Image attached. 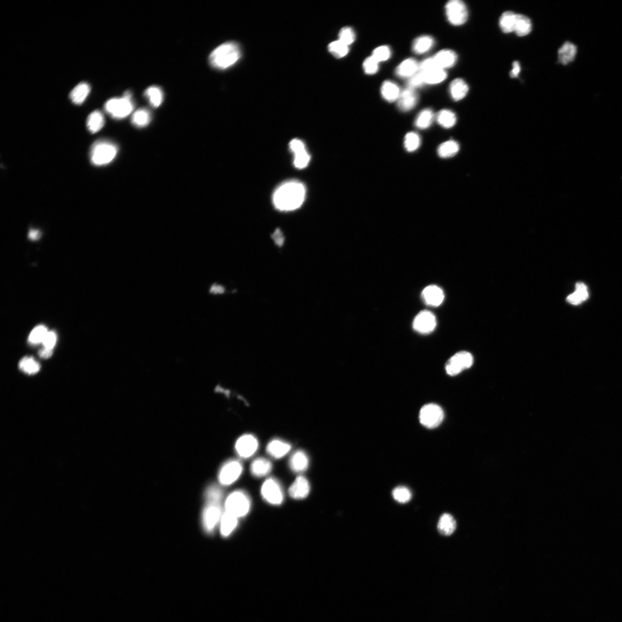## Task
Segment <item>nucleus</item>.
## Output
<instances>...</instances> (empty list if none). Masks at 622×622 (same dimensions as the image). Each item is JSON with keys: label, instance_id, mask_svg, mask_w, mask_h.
Segmentation results:
<instances>
[{"label": "nucleus", "instance_id": "1", "mask_svg": "<svg viewBox=\"0 0 622 622\" xmlns=\"http://www.w3.org/2000/svg\"><path fill=\"white\" fill-rule=\"evenodd\" d=\"M305 195L306 188L303 183L298 181H288L280 185L274 192L273 204L281 211H292L303 204Z\"/></svg>", "mask_w": 622, "mask_h": 622}, {"label": "nucleus", "instance_id": "2", "mask_svg": "<svg viewBox=\"0 0 622 622\" xmlns=\"http://www.w3.org/2000/svg\"><path fill=\"white\" fill-rule=\"evenodd\" d=\"M222 497L221 490L216 485L210 486L206 492L207 504L203 512V522L204 529L208 533H212L220 521Z\"/></svg>", "mask_w": 622, "mask_h": 622}, {"label": "nucleus", "instance_id": "3", "mask_svg": "<svg viewBox=\"0 0 622 622\" xmlns=\"http://www.w3.org/2000/svg\"><path fill=\"white\" fill-rule=\"evenodd\" d=\"M239 46L234 42H227L214 49L209 56V63L214 68L226 69L232 67L240 59Z\"/></svg>", "mask_w": 622, "mask_h": 622}, {"label": "nucleus", "instance_id": "4", "mask_svg": "<svg viewBox=\"0 0 622 622\" xmlns=\"http://www.w3.org/2000/svg\"><path fill=\"white\" fill-rule=\"evenodd\" d=\"M118 151L117 146L110 142L106 140L96 142L92 147L90 152L91 163L96 166L110 163L115 159Z\"/></svg>", "mask_w": 622, "mask_h": 622}, {"label": "nucleus", "instance_id": "5", "mask_svg": "<svg viewBox=\"0 0 622 622\" xmlns=\"http://www.w3.org/2000/svg\"><path fill=\"white\" fill-rule=\"evenodd\" d=\"M251 506L250 498L248 495L241 490H237L228 496L225 502L226 512L238 518L246 516Z\"/></svg>", "mask_w": 622, "mask_h": 622}, {"label": "nucleus", "instance_id": "6", "mask_svg": "<svg viewBox=\"0 0 622 622\" xmlns=\"http://www.w3.org/2000/svg\"><path fill=\"white\" fill-rule=\"evenodd\" d=\"M131 94L126 92L123 97L112 98L105 104V110L115 119H123L129 116L134 109V104L131 100Z\"/></svg>", "mask_w": 622, "mask_h": 622}, {"label": "nucleus", "instance_id": "7", "mask_svg": "<svg viewBox=\"0 0 622 622\" xmlns=\"http://www.w3.org/2000/svg\"><path fill=\"white\" fill-rule=\"evenodd\" d=\"M444 414L441 407L436 404L423 406L420 410V422L425 427L434 429L440 426L444 419Z\"/></svg>", "mask_w": 622, "mask_h": 622}, {"label": "nucleus", "instance_id": "8", "mask_svg": "<svg viewBox=\"0 0 622 622\" xmlns=\"http://www.w3.org/2000/svg\"><path fill=\"white\" fill-rule=\"evenodd\" d=\"M445 13L449 23L459 26L466 23L468 12L465 4L460 0H451L446 4Z\"/></svg>", "mask_w": 622, "mask_h": 622}, {"label": "nucleus", "instance_id": "9", "mask_svg": "<svg viewBox=\"0 0 622 622\" xmlns=\"http://www.w3.org/2000/svg\"><path fill=\"white\" fill-rule=\"evenodd\" d=\"M474 363V358L467 352H460L455 354L446 362V373L451 376H456L464 370L470 369Z\"/></svg>", "mask_w": 622, "mask_h": 622}, {"label": "nucleus", "instance_id": "10", "mask_svg": "<svg viewBox=\"0 0 622 622\" xmlns=\"http://www.w3.org/2000/svg\"><path fill=\"white\" fill-rule=\"evenodd\" d=\"M261 492L263 498L271 505H279L283 502L284 496L281 485L272 477L264 482Z\"/></svg>", "mask_w": 622, "mask_h": 622}, {"label": "nucleus", "instance_id": "11", "mask_svg": "<svg viewBox=\"0 0 622 622\" xmlns=\"http://www.w3.org/2000/svg\"><path fill=\"white\" fill-rule=\"evenodd\" d=\"M243 472L242 464L238 461H230L226 463L219 472L218 480L220 484L230 486L237 480Z\"/></svg>", "mask_w": 622, "mask_h": 622}, {"label": "nucleus", "instance_id": "12", "mask_svg": "<svg viewBox=\"0 0 622 622\" xmlns=\"http://www.w3.org/2000/svg\"><path fill=\"white\" fill-rule=\"evenodd\" d=\"M436 325L437 321L435 315L427 310L420 312L415 317L413 322L414 330L421 334H430L435 330Z\"/></svg>", "mask_w": 622, "mask_h": 622}, {"label": "nucleus", "instance_id": "13", "mask_svg": "<svg viewBox=\"0 0 622 622\" xmlns=\"http://www.w3.org/2000/svg\"><path fill=\"white\" fill-rule=\"evenodd\" d=\"M259 446L257 438L252 435L241 436L236 441L235 449L239 456L247 459L255 454Z\"/></svg>", "mask_w": 622, "mask_h": 622}, {"label": "nucleus", "instance_id": "14", "mask_svg": "<svg viewBox=\"0 0 622 622\" xmlns=\"http://www.w3.org/2000/svg\"><path fill=\"white\" fill-rule=\"evenodd\" d=\"M291 151L294 154V165L295 167L303 169L309 164L310 156L306 151L304 142L299 139H293L290 144Z\"/></svg>", "mask_w": 622, "mask_h": 622}, {"label": "nucleus", "instance_id": "15", "mask_svg": "<svg viewBox=\"0 0 622 622\" xmlns=\"http://www.w3.org/2000/svg\"><path fill=\"white\" fill-rule=\"evenodd\" d=\"M421 297L425 304L437 307L442 303L445 295L444 291L439 287L429 286L422 292Z\"/></svg>", "mask_w": 622, "mask_h": 622}, {"label": "nucleus", "instance_id": "16", "mask_svg": "<svg viewBox=\"0 0 622 622\" xmlns=\"http://www.w3.org/2000/svg\"><path fill=\"white\" fill-rule=\"evenodd\" d=\"M397 102L398 107L401 111L407 112L412 110L418 103V94L415 90L407 87L402 91Z\"/></svg>", "mask_w": 622, "mask_h": 622}, {"label": "nucleus", "instance_id": "17", "mask_svg": "<svg viewBox=\"0 0 622 622\" xmlns=\"http://www.w3.org/2000/svg\"><path fill=\"white\" fill-rule=\"evenodd\" d=\"M310 489L307 479L303 476H299L289 489V494L295 499H304L308 496Z\"/></svg>", "mask_w": 622, "mask_h": 622}, {"label": "nucleus", "instance_id": "18", "mask_svg": "<svg viewBox=\"0 0 622 622\" xmlns=\"http://www.w3.org/2000/svg\"><path fill=\"white\" fill-rule=\"evenodd\" d=\"M292 448V446L288 442L279 439L271 440L267 446V453L270 457L276 459H281L287 455Z\"/></svg>", "mask_w": 622, "mask_h": 622}, {"label": "nucleus", "instance_id": "19", "mask_svg": "<svg viewBox=\"0 0 622 622\" xmlns=\"http://www.w3.org/2000/svg\"><path fill=\"white\" fill-rule=\"evenodd\" d=\"M577 52L578 47L575 43L569 41L564 42L558 51L559 63L563 65L573 63L576 59Z\"/></svg>", "mask_w": 622, "mask_h": 622}, {"label": "nucleus", "instance_id": "20", "mask_svg": "<svg viewBox=\"0 0 622 622\" xmlns=\"http://www.w3.org/2000/svg\"><path fill=\"white\" fill-rule=\"evenodd\" d=\"M433 59L438 67L445 70L453 68L457 64L458 56L453 50L445 49L438 52Z\"/></svg>", "mask_w": 622, "mask_h": 622}, {"label": "nucleus", "instance_id": "21", "mask_svg": "<svg viewBox=\"0 0 622 622\" xmlns=\"http://www.w3.org/2000/svg\"><path fill=\"white\" fill-rule=\"evenodd\" d=\"M419 64L414 59H408L402 61L396 68L397 76L402 78L409 79L419 72Z\"/></svg>", "mask_w": 622, "mask_h": 622}, {"label": "nucleus", "instance_id": "22", "mask_svg": "<svg viewBox=\"0 0 622 622\" xmlns=\"http://www.w3.org/2000/svg\"><path fill=\"white\" fill-rule=\"evenodd\" d=\"M309 466L308 455L303 450H299L292 455L290 460L291 469L295 472L305 471Z\"/></svg>", "mask_w": 622, "mask_h": 622}, {"label": "nucleus", "instance_id": "23", "mask_svg": "<svg viewBox=\"0 0 622 622\" xmlns=\"http://www.w3.org/2000/svg\"><path fill=\"white\" fill-rule=\"evenodd\" d=\"M238 519L237 517L226 511L222 514L220 521V532L222 536H229L235 531L238 526Z\"/></svg>", "mask_w": 622, "mask_h": 622}, {"label": "nucleus", "instance_id": "24", "mask_svg": "<svg viewBox=\"0 0 622 622\" xmlns=\"http://www.w3.org/2000/svg\"><path fill=\"white\" fill-rule=\"evenodd\" d=\"M468 91L469 87L462 78H456L449 86V94L455 101H459L465 98Z\"/></svg>", "mask_w": 622, "mask_h": 622}, {"label": "nucleus", "instance_id": "25", "mask_svg": "<svg viewBox=\"0 0 622 622\" xmlns=\"http://www.w3.org/2000/svg\"><path fill=\"white\" fill-rule=\"evenodd\" d=\"M402 91L396 83L387 80L381 87V94L383 99L389 102L398 101Z\"/></svg>", "mask_w": 622, "mask_h": 622}, {"label": "nucleus", "instance_id": "26", "mask_svg": "<svg viewBox=\"0 0 622 622\" xmlns=\"http://www.w3.org/2000/svg\"><path fill=\"white\" fill-rule=\"evenodd\" d=\"M272 464L269 460L260 458L254 460L252 463L250 470L252 475L257 477H262L268 475L272 470Z\"/></svg>", "mask_w": 622, "mask_h": 622}, {"label": "nucleus", "instance_id": "27", "mask_svg": "<svg viewBox=\"0 0 622 622\" xmlns=\"http://www.w3.org/2000/svg\"><path fill=\"white\" fill-rule=\"evenodd\" d=\"M457 528V522L454 517L448 514L442 515L437 524L438 531L442 535L449 536Z\"/></svg>", "mask_w": 622, "mask_h": 622}, {"label": "nucleus", "instance_id": "28", "mask_svg": "<svg viewBox=\"0 0 622 622\" xmlns=\"http://www.w3.org/2000/svg\"><path fill=\"white\" fill-rule=\"evenodd\" d=\"M435 43V39L431 36H420L414 41L412 49L415 54H423L430 51L434 46Z\"/></svg>", "mask_w": 622, "mask_h": 622}, {"label": "nucleus", "instance_id": "29", "mask_svg": "<svg viewBox=\"0 0 622 622\" xmlns=\"http://www.w3.org/2000/svg\"><path fill=\"white\" fill-rule=\"evenodd\" d=\"M91 87L86 82H81L74 88L70 94V99L76 104L80 105L83 103L89 96Z\"/></svg>", "mask_w": 622, "mask_h": 622}, {"label": "nucleus", "instance_id": "30", "mask_svg": "<svg viewBox=\"0 0 622 622\" xmlns=\"http://www.w3.org/2000/svg\"><path fill=\"white\" fill-rule=\"evenodd\" d=\"M588 289L584 283L576 284V291L567 297V301L572 305H579L588 299Z\"/></svg>", "mask_w": 622, "mask_h": 622}, {"label": "nucleus", "instance_id": "31", "mask_svg": "<svg viewBox=\"0 0 622 622\" xmlns=\"http://www.w3.org/2000/svg\"><path fill=\"white\" fill-rule=\"evenodd\" d=\"M436 119L434 112L430 108H426L420 111L415 120V126L419 129H427L430 127Z\"/></svg>", "mask_w": 622, "mask_h": 622}, {"label": "nucleus", "instance_id": "32", "mask_svg": "<svg viewBox=\"0 0 622 622\" xmlns=\"http://www.w3.org/2000/svg\"><path fill=\"white\" fill-rule=\"evenodd\" d=\"M532 29V22L526 16L517 14V19L514 33L517 36L522 37L528 36Z\"/></svg>", "mask_w": 622, "mask_h": 622}, {"label": "nucleus", "instance_id": "33", "mask_svg": "<svg viewBox=\"0 0 622 622\" xmlns=\"http://www.w3.org/2000/svg\"><path fill=\"white\" fill-rule=\"evenodd\" d=\"M105 124V120L102 112L96 110L91 114L88 117L87 121V128L91 133L98 132L103 128Z\"/></svg>", "mask_w": 622, "mask_h": 622}, {"label": "nucleus", "instance_id": "34", "mask_svg": "<svg viewBox=\"0 0 622 622\" xmlns=\"http://www.w3.org/2000/svg\"><path fill=\"white\" fill-rule=\"evenodd\" d=\"M517 14L512 11L503 12L499 20V27L503 33H514L515 28Z\"/></svg>", "mask_w": 622, "mask_h": 622}, {"label": "nucleus", "instance_id": "35", "mask_svg": "<svg viewBox=\"0 0 622 622\" xmlns=\"http://www.w3.org/2000/svg\"><path fill=\"white\" fill-rule=\"evenodd\" d=\"M436 120L442 128H452L457 124L456 115L449 109H442L436 116Z\"/></svg>", "mask_w": 622, "mask_h": 622}, {"label": "nucleus", "instance_id": "36", "mask_svg": "<svg viewBox=\"0 0 622 622\" xmlns=\"http://www.w3.org/2000/svg\"><path fill=\"white\" fill-rule=\"evenodd\" d=\"M422 73L426 84L435 85L440 84V83L444 81L446 78L447 77V73H446L445 70L440 68H436L431 70V71Z\"/></svg>", "mask_w": 622, "mask_h": 622}, {"label": "nucleus", "instance_id": "37", "mask_svg": "<svg viewBox=\"0 0 622 622\" xmlns=\"http://www.w3.org/2000/svg\"><path fill=\"white\" fill-rule=\"evenodd\" d=\"M459 144L454 140L442 143L438 148V155L442 158H449L456 155L459 151Z\"/></svg>", "mask_w": 622, "mask_h": 622}, {"label": "nucleus", "instance_id": "38", "mask_svg": "<svg viewBox=\"0 0 622 622\" xmlns=\"http://www.w3.org/2000/svg\"><path fill=\"white\" fill-rule=\"evenodd\" d=\"M145 95L153 107H159L163 101V91L158 87H149L145 92Z\"/></svg>", "mask_w": 622, "mask_h": 622}, {"label": "nucleus", "instance_id": "39", "mask_svg": "<svg viewBox=\"0 0 622 622\" xmlns=\"http://www.w3.org/2000/svg\"><path fill=\"white\" fill-rule=\"evenodd\" d=\"M151 115L150 111L146 108L139 109L134 113L131 122L133 124L138 128H143L150 123Z\"/></svg>", "mask_w": 622, "mask_h": 622}, {"label": "nucleus", "instance_id": "40", "mask_svg": "<svg viewBox=\"0 0 622 622\" xmlns=\"http://www.w3.org/2000/svg\"><path fill=\"white\" fill-rule=\"evenodd\" d=\"M19 367L25 373L33 375L40 370L41 365L33 357H25L20 361Z\"/></svg>", "mask_w": 622, "mask_h": 622}, {"label": "nucleus", "instance_id": "41", "mask_svg": "<svg viewBox=\"0 0 622 622\" xmlns=\"http://www.w3.org/2000/svg\"><path fill=\"white\" fill-rule=\"evenodd\" d=\"M328 49V51L337 59L344 58L349 51V46L340 40L330 43Z\"/></svg>", "mask_w": 622, "mask_h": 622}, {"label": "nucleus", "instance_id": "42", "mask_svg": "<svg viewBox=\"0 0 622 622\" xmlns=\"http://www.w3.org/2000/svg\"><path fill=\"white\" fill-rule=\"evenodd\" d=\"M421 139L417 133L409 132L406 135L404 140V146L407 151L413 152L417 151L419 148Z\"/></svg>", "mask_w": 622, "mask_h": 622}, {"label": "nucleus", "instance_id": "43", "mask_svg": "<svg viewBox=\"0 0 622 622\" xmlns=\"http://www.w3.org/2000/svg\"><path fill=\"white\" fill-rule=\"evenodd\" d=\"M48 331L46 327L43 325L35 327L29 335V343L33 345L42 343Z\"/></svg>", "mask_w": 622, "mask_h": 622}, {"label": "nucleus", "instance_id": "44", "mask_svg": "<svg viewBox=\"0 0 622 622\" xmlns=\"http://www.w3.org/2000/svg\"><path fill=\"white\" fill-rule=\"evenodd\" d=\"M392 496L398 502L407 503L410 501L412 495L408 488L404 486H399L393 489Z\"/></svg>", "mask_w": 622, "mask_h": 622}, {"label": "nucleus", "instance_id": "45", "mask_svg": "<svg viewBox=\"0 0 622 622\" xmlns=\"http://www.w3.org/2000/svg\"><path fill=\"white\" fill-rule=\"evenodd\" d=\"M372 56L379 63L384 62L390 59L391 50L387 46H381L376 48Z\"/></svg>", "mask_w": 622, "mask_h": 622}, {"label": "nucleus", "instance_id": "46", "mask_svg": "<svg viewBox=\"0 0 622 622\" xmlns=\"http://www.w3.org/2000/svg\"><path fill=\"white\" fill-rule=\"evenodd\" d=\"M356 37V34L351 27H344L341 30L339 33V40L348 46L354 42Z\"/></svg>", "mask_w": 622, "mask_h": 622}, {"label": "nucleus", "instance_id": "47", "mask_svg": "<svg viewBox=\"0 0 622 622\" xmlns=\"http://www.w3.org/2000/svg\"><path fill=\"white\" fill-rule=\"evenodd\" d=\"M363 68L367 74H375L379 71V63L373 56L366 59L363 63Z\"/></svg>", "mask_w": 622, "mask_h": 622}, {"label": "nucleus", "instance_id": "48", "mask_svg": "<svg viewBox=\"0 0 622 622\" xmlns=\"http://www.w3.org/2000/svg\"><path fill=\"white\" fill-rule=\"evenodd\" d=\"M426 84L423 74L419 71L409 78L407 82V87L414 90L419 89V88L422 87Z\"/></svg>", "mask_w": 622, "mask_h": 622}, {"label": "nucleus", "instance_id": "49", "mask_svg": "<svg viewBox=\"0 0 622 622\" xmlns=\"http://www.w3.org/2000/svg\"><path fill=\"white\" fill-rule=\"evenodd\" d=\"M56 341H58V335L56 332L53 331H48L42 344L44 348L52 350L55 347Z\"/></svg>", "mask_w": 622, "mask_h": 622}, {"label": "nucleus", "instance_id": "50", "mask_svg": "<svg viewBox=\"0 0 622 622\" xmlns=\"http://www.w3.org/2000/svg\"><path fill=\"white\" fill-rule=\"evenodd\" d=\"M436 68L439 67L437 65L434 59L433 58H428L419 63V71L425 73Z\"/></svg>", "mask_w": 622, "mask_h": 622}, {"label": "nucleus", "instance_id": "51", "mask_svg": "<svg viewBox=\"0 0 622 622\" xmlns=\"http://www.w3.org/2000/svg\"><path fill=\"white\" fill-rule=\"evenodd\" d=\"M271 237H272L275 244L277 246L281 247L283 246L285 242V237L281 230L279 229L276 230Z\"/></svg>", "mask_w": 622, "mask_h": 622}, {"label": "nucleus", "instance_id": "52", "mask_svg": "<svg viewBox=\"0 0 622 622\" xmlns=\"http://www.w3.org/2000/svg\"><path fill=\"white\" fill-rule=\"evenodd\" d=\"M520 72H521L520 64L518 62V61H516L513 63V67H512V70L510 72V76L512 78L518 77L519 75Z\"/></svg>", "mask_w": 622, "mask_h": 622}, {"label": "nucleus", "instance_id": "53", "mask_svg": "<svg viewBox=\"0 0 622 622\" xmlns=\"http://www.w3.org/2000/svg\"><path fill=\"white\" fill-rule=\"evenodd\" d=\"M224 292L225 288L221 286H218L217 284L213 285L210 290V292L214 295L222 294Z\"/></svg>", "mask_w": 622, "mask_h": 622}, {"label": "nucleus", "instance_id": "54", "mask_svg": "<svg viewBox=\"0 0 622 622\" xmlns=\"http://www.w3.org/2000/svg\"><path fill=\"white\" fill-rule=\"evenodd\" d=\"M52 353H53L52 350L43 348L39 352V356L42 358L47 359L52 356Z\"/></svg>", "mask_w": 622, "mask_h": 622}, {"label": "nucleus", "instance_id": "55", "mask_svg": "<svg viewBox=\"0 0 622 622\" xmlns=\"http://www.w3.org/2000/svg\"><path fill=\"white\" fill-rule=\"evenodd\" d=\"M40 236H41L40 232H39L38 230H32L29 232V238L31 240H38L39 238H40Z\"/></svg>", "mask_w": 622, "mask_h": 622}]
</instances>
